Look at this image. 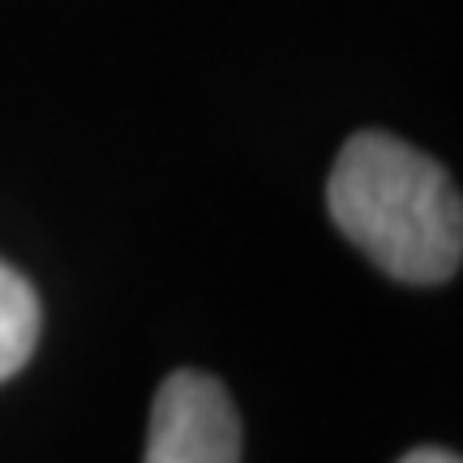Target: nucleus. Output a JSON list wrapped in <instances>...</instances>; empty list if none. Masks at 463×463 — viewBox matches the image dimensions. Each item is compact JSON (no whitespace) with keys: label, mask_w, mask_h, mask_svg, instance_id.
<instances>
[{"label":"nucleus","mask_w":463,"mask_h":463,"mask_svg":"<svg viewBox=\"0 0 463 463\" xmlns=\"http://www.w3.org/2000/svg\"><path fill=\"white\" fill-rule=\"evenodd\" d=\"M399 463H459V455H450V450H433V447H425V450H412V455H403Z\"/></svg>","instance_id":"nucleus-4"},{"label":"nucleus","mask_w":463,"mask_h":463,"mask_svg":"<svg viewBox=\"0 0 463 463\" xmlns=\"http://www.w3.org/2000/svg\"><path fill=\"white\" fill-rule=\"evenodd\" d=\"M335 228L403 283H442L463 253V206L447 167L391 133H356L326 184Z\"/></svg>","instance_id":"nucleus-1"},{"label":"nucleus","mask_w":463,"mask_h":463,"mask_svg":"<svg viewBox=\"0 0 463 463\" xmlns=\"http://www.w3.org/2000/svg\"><path fill=\"white\" fill-rule=\"evenodd\" d=\"M39 297L9 262H0V382L14 378L22 364L34 356L39 344Z\"/></svg>","instance_id":"nucleus-3"},{"label":"nucleus","mask_w":463,"mask_h":463,"mask_svg":"<svg viewBox=\"0 0 463 463\" xmlns=\"http://www.w3.org/2000/svg\"><path fill=\"white\" fill-rule=\"evenodd\" d=\"M146 463H241V420L211 373L181 369L159 386Z\"/></svg>","instance_id":"nucleus-2"}]
</instances>
